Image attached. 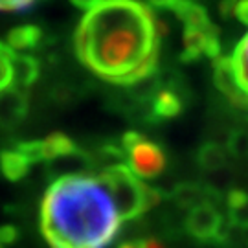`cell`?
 Wrapping results in <instances>:
<instances>
[{
    "label": "cell",
    "mask_w": 248,
    "mask_h": 248,
    "mask_svg": "<svg viewBox=\"0 0 248 248\" xmlns=\"http://www.w3.org/2000/svg\"><path fill=\"white\" fill-rule=\"evenodd\" d=\"M166 26L138 0H105L76 31V53L98 78L134 87L155 76Z\"/></svg>",
    "instance_id": "cell-1"
},
{
    "label": "cell",
    "mask_w": 248,
    "mask_h": 248,
    "mask_svg": "<svg viewBox=\"0 0 248 248\" xmlns=\"http://www.w3.org/2000/svg\"><path fill=\"white\" fill-rule=\"evenodd\" d=\"M39 219L52 248H108L124 222L103 175L87 171L55 178L46 187Z\"/></svg>",
    "instance_id": "cell-2"
},
{
    "label": "cell",
    "mask_w": 248,
    "mask_h": 248,
    "mask_svg": "<svg viewBox=\"0 0 248 248\" xmlns=\"http://www.w3.org/2000/svg\"><path fill=\"white\" fill-rule=\"evenodd\" d=\"M101 175L112 191L116 206L124 221L138 219L140 215L158 206L162 199L158 189H155L140 177H136L127 164L107 166L101 171Z\"/></svg>",
    "instance_id": "cell-3"
},
{
    "label": "cell",
    "mask_w": 248,
    "mask_h": 248,
    "mask_svg": "<svg viewBox=\"0 0 248 248\" xmlns=\"http://www.w3.org/2000/svg\"><path fill=\"white\" fill-rule=\"evenodd\" d=\"M122 149L129 160V168L143 180L156 178L168 166V156L158 143L151 142L138 133H127L122 138Z\"/></svg>",
    "instance_id": "cell-4"
},
{
    "label": "cell",
    "mask_w": 248,
    "mask_h": 248,
    "mask_svg": "<svg viewBox=\"0 0 248 248\" xmlns=\"http://www.w3.org/2000/svg\"><path fill=\"white\" fill-rule=\"evenodd\" d=\"M213 83L233 108L248 112V94L241 89L230 57L221 55L219 59L213 61Z\"/></svg>",
    "instance_id": "cell-5"
},
{
    "label": "cell",
    "mask_w": 248,
    "mask_h": 248,
    "mask_svg": "<svg viewBox=\"0 0 248 248\" xmlns=\"http://www.w3.org/2000/svg\"><path fill=\"white\" fill-rule=\"evenodd\" d=\"M222 221H224V217L219 213L215 204L202 202L189 210L184 224H186V232L193 239L215 241Z\"/></svg>",
    "instance_id": "cell-6"
},
{
    "label": "cell",
    "mask_w": 248,
    "mask_h": 248,
    "mask_svg": "<svg viewBox=\"0 0 248 248\" xmlns=\"http://www.w3.org/2000/svg\"><path fill=\"white\" fill-rule=\"evenodd\" d=\"M184 108V103H182V98L178 94L175 87H162V89L156 92V96L153 98V116L156 120H171V118H177Z\"/></svg>",
    "instance_id": "cell-7"
},
{
    "label": "cell",
    "mask_w": 248,
    "mask_h": 248,
    "mask_svg": "<svg viewBox=\"0 0 248 248\" xmlns=\"http://www.w3.org/2000/svg\"><path fill=\"white\" fill-rule=\"evenodd\" d=\"M171 199L177 202L178 208L184 210H191L199 204L208 202L210 199V187L197 184V182H182L175 186V189L171 191Z\"/></svg>",
    "instance_id": "cell-8"
},
{
    "label": "cell",
    "mask_w": 248,
    "mask_h": 248,
    "mask_svg": "<svg viewBox=\"0 0 248 248\" xmlns=\"http://www.w3.org/2000/svg\"><path fill=\"white\" fill-rule=\"evenodd\" d=\"M26 110V98L22 89H9L8 92L0 94V124H15L24 116Z\"/></svg>",
    "instance_id": "cell-9"
},
{
    "label": "cell",
    "mask_w": 248,
    "mask_h": 248,
    "mask_svg": "<svg viewBox=\"0 0 248 248\" xmlns=\"http://www.w3.org/2000/svg\"><path fill=\"white\" fill-rule=\"evenodd\" d=\"M18 53L6 43H0V94L8 92L17 83Z\"/></svg>",
    "instance_id": "cell-10"
},
{
    "label": "cell",
    "mask_w": 248,
    "mask_h": 248,
    "mask_svg": "<svg viewBox=\"0 0 248 248\" xmlns=\"http://www.w3.org/2000/svg\"><path fill=\"white\" fill-rule=\"evenodd\" d=\"M197 162L206 171H219L228 162V149H226V145H221L217 142L204 143L202 147L199 149Z\"/></svg>",
    "instance_id": "cell-11"
},
{
    "label": "cell",
    "mask_w": 248,
    "mask_h": 248,
    "mask_svg": "<svg viewBox=\"0 0 248 248\" xmlns=\"http://www.w3.org/2000/svg\"><path fill=\"white\" fill-rule=\"evenodd\" d=\"M228 217L233 226L248 228V193L243 189H230L226 193Z\"/></svg>",
    "instance_id": "cell-12"
},
{
    "label": "cell",
    "mask_w": 248,
    "mask_h": 248,
    "mask_svg": "<svg viewBox=\"0 0 248 248\" xmlns=\"http://www.w3.org/2000/svg\"><path fill=\"white\" fill-rule=\"evenodd\" d=\"M31 166V162L24 156V153L18 149L4 151L0 156V168L2 173L9 178V180H18L28 173V169Z\"/></svg>",
    "instance_id": "cell-13"
},
{
    "label": "cell",
    "mask_w": 248,
    "mask_h": 248,
    "mask_svg": "<svg viewBox=\"0 0 248 248\" xmlns=\"http://www.w3.org/2000/svg\"><path fill=\"white\" fill-rule=\"evenodd\" d=\"M232 62H233V70H235L241 89L248 94V33L235 46Z\"/></svg>",
    "instance_id": "cell-14"
},
{
    "label": "cell",
    "mask_w": 248,
    "mask_h": 248,
    "mask_svg": "<svg viewBox=\"0 0 248 248\" xmlns=\"http://www.w3.org/2000/svg\"><path fill=\"white\" fill-rule=\"evenodd\" d=\"M39 37H41V31L35 26H22L9 33L8 45L18 53L22 50H28V48H33L39 41Z\"/></svg>",
    "instance_id": "cell-15"
},
{
    "label": "cell",
    "mask_w": 248,
    "mask_h": 248,
    "mask_svg": "<svg viewBox=\"0 0 248 248\" xmlns=\"http://www.w3.org/2000/svg\"><path fill=\"white\" fill-rule=\"evenodd\" d=\"M226 149L237 158H248V131H232L226 140Z\"/></svg>",
    "instance_id": "cell-16"
},
{
    "label": "cell",
    "mask_w": 248,
    "mask_h": 248,
    "mask_svg": "<svg viewBox=\"0 0 248 248\" xmlns=\"http://www.w3.org/2000/svg\"><path fill=\"white\" fill-rule=\"evenodd\" d=\"M35 0H0V11H20L33 4Z\"/></svg>",
    "instance_id": "cell-17"
},
{
    "label": "cell",
    "mask_w": 248,
    "mask_h": 248,
    "mask_svg": "<svg viewBox=\"0 0 248 248\" xmlns=\"http://www.w3.org/2000/svg\"><path fill=\"white\" fill-rule=\"evenodd\" d=\"M237 2H239V0H222L221 6H219V11H221L222 18H228V17H232V15H235Z\"/></svg>",
    "instance_id": "cell-18"
},
{
    "label": "cell",
    "mask_w": 248,
    "mask_h": 248,
    "mask_svg": "<svg viewBox=\"0 0 248 248\" xmlns=\"http://www.w3.org/2000/svg\"><path fill=\"white\" fill-rule=\"evenodd\" d=\"M235 17L239 18L245 26H248V0H239L237 8H235Z\"/></svg>",
    "instance_id": "cell-19"
},
{
    "label": "cell",
    "mask_w": 248,
    "mask_h": 248,
    "mask_svg": "<svg viewBox=\"0 0 248 248\" xmlns=\"http://www.w3.org/2000/svg\"><path fill=\"white\" fill-rule=\"evenodd\" d=\"M103 2H105V0H72V4H76V6L81 9H87V11L98 8L99 4H103Z\"/></svg>",
    "instance_id": "cell-20"
},
{
    "label": "cell",
    "mask_w": 248,
    "mask_h": 248,
    "mask_svg": "<svg viewBox=\"0 0 248 248\" xmlns=\"http://www.w3.org/2000/svg\"><path fill=\"white\" fill-rule=\"evenodd\" d=\"M177 2L178 0H149L151 6H155V8H164V9H173Z\"/></svg>",
    "instance_id": "cell-21"
},
{
    "label": "cell",
    "mask_w": 248,
    "mask_h": 248,
    "mask_svg": "<svg viewBox=\"0 0 248 248\" xmlns=\"http://www.w3.org/2000/svg\"><path fill=\"white\" fill-rule=\"evenodd\" d=\"M120 248H147V245H145V239H142V241H133V243H124Z\"/></svg>",
    "instance_id": "cell-22"
}]
</instances>
